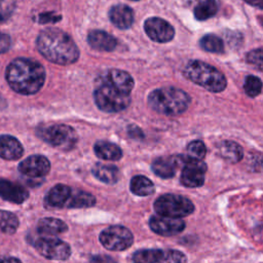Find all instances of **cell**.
I'll return each instance as SVG.
<instances>
[{
  "instance_id": "obj_1",
  "label": "cell",
  "mask_w": 263,
  "mask_h": 263,
  "mask_svg": "<svg viewBox=\"0 0 263 263\" xmlns=\"http://www.w3.org/2000/svg\"><path fill=\"white\" fill-rule=\"evenodd\" d=\"M135 82L125 71L111 69L98 79L93 91L97 107L104 112H119L128 107Z\"/></svg>"
},
{
  "instance_id": "obj_2",
  "label": "cell",
  "mask_w": 263,
  "mask_h": 263,
  "mask_svg": "<svg viewBox=\"0 0 263 263\" xmlns=\"http://www.w3.org/2000/svg\"><path fill=\"white\" fill-rule=\"evenodd\" d=\"M43 66L32 59L17 58L6 67L5 78L9 86L17 93L29 96L38 92L45 81Z\"/></svg>"
},
{
  "instance_id": "obj_3",
  "label": "cell",
  "mask_w": 263,
  "mask_h": 263,
  "mask_svg": "<svg viewBox=\"0 0 263 263\" xmlns=\"http://www.w3.org/2000/svg\"><path fill=\"white\" fill-rule=\"evenodd\" d=\"M36 47L43 58L59 65L73 64L79 58V49L74 40L64 31L54 28L39 33Z\"/></svg>"
},
{
  "instance_id": "obj_4",
  "label": "cell",
  "mask_w": 263,
  "mask_h": 263,
  "mask_svg": "<svg viewBox=\"0 0 263 263\" xmlns=\"http://www.w3.org/2000/svg\"><path fill=\"white\" fill-rule=\"evenodd\" d=\"M147 102L154 111L163 115L175 116L187 110L190 104V97L180 88L166 86L151 91Z\"/></svg>"
},
{
  "instance_id": "obj_5",
  "label": "cell",
  "mask_w": 263,
  "mask_h": 263,
  "mask_svg": "<svg viewBox=\"0 0 263 263\" xmlns=\"http://www.w3.org/2000/svg\"><path fill=\"white\" fill-rule=\"evenodd\" d=\"M184 75L195 84L213 92L225 89L227 81L222 72L201 61H190L184 69Z\"/></svg>"
},
{
  "instance_id": "obj_6",
  "label": "cell",
  "mask_w": 263,
  "mask_h": 263,
  "mask_svg": "<svg viewBox=\"0 0 263 263\" xmlns=\"http://www.w3.org/2000/svg\"><path fill=\"white\" fill-rule=\"evenodd\" d=\"M37 136L47 144L63 150L73 148L77 142L76 132L66 124H50L39 126L36 130Z\"/></svg>"
},
{
  "instance_id": "obj_7",
  "label": "cell",
  "mask_w": 263,
  "mask_h": 263,
  "mask_svg": "<svg viewBox=\"0 0 263 263\" xmlns=\"http://www.w3.org/2000/svg\"><path fill=\"white\" fill-rule=\"evenodd\" d=\"M154 211L163 217L181 218L193 213V202L185 196L178 194H163L154 201Z\"/></svg>"
},
{
  "instance_id": "obj_8",
  "label": "cell",
  "mask_w": 263,
  "mask_h": 263,
  "mask_svg": "<svg viewBox=\"0 0 263 263\" xmlns=\"http://www.w3.org/2000/svg\"><path fill=\"white\" fill-rule=\"evenodd\" d=\"M99 239L107 250L117 252L128 249L134 242V235L126 227L113 225L104 229Z\"/></svg>"
},
{
  "instance_id": "obj_9",
  "label": "cell",
  "mask_w": 263,
  "mask_h": 263,
  "mask_svg": "<svg viewBox=\"0 0 263 263\" xmlns=\"http://www.w3.org/2000/svg\"><path fill=\"white\" fill-rule=\"evenodd\" d=\"M182 173L180 182L183 186L189 188L200 187L204 183L206 164L202 160L192 159L188 156L183 157Z\"/></svg>"
},
{
  "instance_id": "obj_10",
  "label": "cell",
  "mask_w": 263,
  "mask_h": 263,
  "mask_svg": "<svg viewBox=\"0 0 263 263\" xmlns=\"http://www.w3.org/2000/svg\"><path fill=\"white\" fill-rule=\"evenodd\" d=\"M37 252L50 260H66L71 255L70 246L54 237H40L35 241Z\"/></svg>"
},
{
  "instance_id": "obj_11",
  "label": "cell",
  "mask_w": 263,
  "mask_h": 263,
  "mask_svg": "<svg viewBox=\"0 0 263 263\" xmlns=\"http://www.w3.org/2000/svg\"><path fill=\"white\" fill-rule=\"evenodd\" d=\"M144 29L150 39L160 43L168 42L175 36V30L173 26L160 17L147 18L144 24Z\"/></svg>"
},
{
  "instance_id": "obj_12",
  "label": "cell",
  "mask_w": 263,
  "mask_h": 263,
  "mask_svg": "<svg viewBox=\"0 0 263 263\" xmlns=\"http://www.w3.org/2000/svg\"><path fill=\"white\" fill-rule=\"evenodd\" d=\"M149 226L153 232L162 236H172L182 232L185 222L179 218H170L154 215L149 220Z\"/></svg>"
},
{
  "instance_id": "obj_13",
  "label": "cell",
  "mask_w": 263,
  "mask_h": 263,
  "mask_svg": "<svg viewBox=\"0 0 263 263\" xmlns=\"http://www.w3.org/2000/svg\"><path fill=\"white\" fill-rule=\"evenodd\" d=\"M18 171L29 178H42L50 171V162L43 155H31L20 162Z\"/></svg>"
},
{
  "instance_id": "obj_14",
  "label": "cell",
  "mask_w": 263,
  "mask_h": 263,
  "mask_svg": "<svg viewBox=\"0 0 263 263\" xmlns=\"http://www.w3.org/2000/svg\"><path fill=\"white\" fill-rule=\"evenodd\" d=\"M183 157L184 155L157 157L152 162V171L162 179H170L175 176L177 168L182 165Z\"/></svg>"
},
{
  "instance_id": "obj_15",
  "label": "cell",
  "mask_w": 263,
  "mask_h": 263,
  "mask_svg": "<svg viewBox=\"0 0 263 263\" xmlns=\"http://www.w3.org/2000/svg\"><path fill=\"white\" fill-rule=\"evenodd\" d=\"M0 197L13 203H23L28 197V190L18 183L0 179Z\"/></svg>"
},
{
  "instance_id": "obj_16",
  "label": "cell",
  "mask_w": 263,
  "mask_h": 263,
  "mask_svg": "<svg viewBox=\"0 0 263 263\" xmlns=\"http://www.w3.org/2000/svg\"><path fill=\"white\" fill-rule=\"evenodd\" d=\"M24 148L21 142L10 135H0V157L6 160H16L22 157Z\"/></svg>"
},
{
  "instance_id": "obj_17",
  "label": "cell",
  "mask_w": 263,
  "mask_h": 263,
  "mask_svg": "<svg viewBox=\"0 0 263 263\" xmlns=\"http://www.w3.org/2000/svg\"><path fill=\"white\" fill-rule=\"evenodd\" d=\"M87 42L93 49L101 51H112L117 45L116 39L102 30L90 31L87 36Z\"/></svg>"
},
{
  "instance_id": "obj_18",
  "label": "cell",
  "mask_w": 263,
  "mask_h": 263,
  "mask_svg": "<svg viewBox=\"0 0 263 263\" xmlns=\"http://www.w3.org/2000/svg\"><path fill=\"white\" fill-rule=\"evenodd\" d=\"M109 18L117 28L128 29L134 23V11L127 5L118 4L111 7L109 11Z\"/></svg>"
},
{
  "instance_id": "obj_19",
  "label": "cell",
  "mask_w": 263,
  "mask_h": 263,
  "mask_svg": "<svg viewBox=\"0 0 263 263\" xmlns=\"http://www.w3.org/2000/svg\"><path fill=\"white\" fill-rule=\"evenodd\" d=\"M71 188L64 184L53 186L45 195L44 203L48 208H62L67 204L71 195Z\"/></svg>"
},
{
  "instance_id": "obj_20",
  "label": "cell",
  "mask_w": 263,
  "mask_h": 263,
  "mask_svg": "<svg viewBox=\"0 0 263 263\" xmlns=\"http://www.w3.org/2000/svg\"><path fill=\"white\" fill-rule=\"evenodd\" d=\"M218 154L230 163H236L241 160L243 151L240 145L233 141H222L218 145Z\"/></svg>"
},
{
  "instance_id": "obj_21",
  "label": "cell",
  "mask_w": 263,
  "mask_h": 263,
  "mask_svg": "<svg viewBox=\"0 0 263 263\" xmlns=\"http://www.w3.org/2000/svg\"><path fill=\"white\" fill-rule=\"evenodd\" d=\"M93 150L96 155L105 160H119L122 157V151L119 146L108 141H98Z\"/></svg>"
},
{
  "instance_id": "obj_22",
  "label": "cell",
  "mask_w": 263,
  "mask_h": 263,
  "mask_svg": "<svg viewBox=\"0 0 263 263\" xmlns=\"http://www.w3.org/2000/svg\"><path fill=\"white\" fill-rule=\"evenodd\" d=\"M92 175L103 183L115 184L119 180V170L112 164L96 163L92 167Z\"/></svg>"
},
{
  "instance_id": "obj_23",
  "label": "cell",
  "mask_w": 263,
  "mask_h": 263,
  "mask_svg": "<svg viewBox=\"0 0 263 263\" xmlns=\"http://www.w3.org/2000/svg\"><path fill=\"white\" fill-rule=\"evenodd\" d=\"M67 224L57 218H43L37 224V230L44 235H57L67 231Z\"/></svg>"
},
{
  "instance_id": "obj_24",
  "label": "cell",
  "mask_w": 263,
  "mask_h": 263,
  "mask_svg": "<svg viewBox=\"0 0 263 263\" xmlns=\"http://www.w3.org/2000/svg\"><path fill=\"white\" fill-rule=\"evenodd\" d=\"M130 191L139 196H148L154 193V184L144 176H135L129 183Z\"/></svg>"
},
{
  "instance_id": "obj_25",
  "label": "cell",
  "mask_w": 263,
  "mask_h": 263,
  "mask_svg": "<svg viewBox=\"0 0 263 263\" xmlns=\"http://www.w3.org/2000/svg\"><path fill=\"white\" fill-rule=\"evenodd\" d=\"M96 197L85 191L75 190L71 192V195L67 201L68 208H89L95 205Z\"/></svg>"
},
{
  "instance_id": "obj_26",
  "label": "cell",
  "mask_w": 263,
  "mask_h": 263,
  "mask_svg": "<svg viewBox=\"0 0 263 263\" xmlns=\"http://www.w3.org/2000/svg\"><path fill=\"white\" fill-rule=\"evenodd\" d=\"M218 11L216 0H199L194 7V16L198 21H205L214 16Z\"/></svg>"
},
{
  "instance_id": "obj_27",
  "label": "cell",
  "mask_w": 263,
  "mask_h": 263,
  "mask_svg": "<svg viewBox=\"0 0 263 263\" xmlns=\"http://www.w3.org/2000/svg\"><path fill=\"white\" fill-rule=\"evenodd\" d=\"M163 251L159 249H143L133 254L134 263H159Z\"/></svg>"
},
{
  "instance_id": "obj_28",
  "label": "cell",
  "mask_w": 263,
  "mask_h": 263,
  "mask_svg": "<svg viewBox=\"0 0 263 263\" xmlns=\"http://www.w3.org/2000/svg\"><path fill=\"white\" fill-rule=\"evenodd\" d=\"M200 47L210 52L220 53L224 50V44L220 37L214 34H206L199 40Z\"/></svg>"
},
{
  "instance_id": "obj_29",
  "label": "cell",
  "mask_w": 263,
  "mask_h": 263,
  "mask_svg": "<svg viewBox=\"0 0 263 263\" xmlns=\"http://www.w3.org/2000/svg\"><path fill=\"white\" fill-rule=\"evenodd\" d=\"M17 227V217L11 212L0 210V229L7 234H12L16 231Z\"/></svg>"
},
{
  "instance_id": "obj_30",
  "label": "cell",
  "mask_w": 263,
  "mask_h": 263,
  "mask_svg": "<svg viewBox=\"0 0 263 263\" xmlns=\"http://www.w3.org/2000/svg\"><path fill=\"white\" fill-rule=\"evenodd\" d=\"M243 89L249 97H252V98L257 97L261 92V89H262L261 79L256 76H253V75L247 76L245 79Z\"/></svg>"
},
{
  "instance_id": "obj_31",
  "label": "cell",
  "mask_w": 263,
  "mask_h": 263,
  "mask_svg": "<svg viewBox=\"0 0 263 263\" xmlns=\"http://www.w3.org/2000/svg\"><path fill=\"white\" fill-rule=\"evenodd\" d=\"M187 152H188V157H190L192 159L201 160L205 156L206 148L202 141L195 140L188 144Z\"/></svg>"
},
{
  "instance_id": "obj_32",
  "label": "cell",
  "mask_w": 263,
  "mask_h": 263,
  "mask_svg": "<svg viewBox=\"0 0 263 263\" xmlns=\"http://www.w3.org/2000/svg\"><path fill=\"white\" fill-rule=\"evenodd\" d=\"M187 258L184 253L177 250H167L163 252V255L159 263H186Z\"/></svg>"
},
{
  "instance_id": "obj_33",
  "label": "cell",
  "mask_w": 263,
  "mask_h": 263,
  "mask_svg": "<svg viewBox=\"0 0 263 263\" xmlns=\"http://www.w3.org/2000/svg\"><path fill=\"white\" fill-rule=\"evenodd\" d=\"M15 9V0H0V22L8 20Z\"/></svg>"
},
{
  "instance_id": "obj_34",
  "label": "cell",
  "mask_w": 263,
  "mask_h": 263,
  "mask_svg": "<svg viewBox=\"0 0 263 263\" xmlns=\"http://www.w3.org/2000/svg\"><path fill=\"white\" fill-rule=\"evenodd\" d=\"M248 63L252 64L253 66L257 67L258 70H262V49L261 48H257V49H254L252 51H250L247 57H246Z\"/></svg>"
},
{
  "instance_id": "obj_35",
  "label": "cell",
  "mask_w": 263,
  "mask_h": 263,
  "mask_svg": "<svg viewBox=\"0 0 263 263\" xmlns=\"http://www.w3.org/2000/svg\"><path fill=\"white\" fill-rule=\"evenodd\" d=\"M11 46V38L6 33H0V54L9 50Z\"/></svg>"
},
{
  "instance_id": "obj_36",
  "label": "cell",
  "mask_w": 263,
  "mask_h": 263,
  "mask_svg": "<svg viewBox=\"0 0 263 263\" xmlns=\"http://www.w3.org/2000/svg\"><path fill=\"white\" fill-rule=\"evenodd\" d=\"M90 263H116L114 259L106 255H93L89 259Z\"/></svg>"
},
{
  "instance_id": "obj_37",
  "label": "cell",
  "mask_w": 263,
  "mask_h": 263,
  "mask_svg": "<svg viewBox=\"0 0 263 263\" xmlns=\"http://www.w3.org/2000/svg\"><path fill=\"white\" fill-rule=\"evenodd\" d=\"M0 263H22L18 259L13 257H5L0 259Z\"/></svg>"
},
{
  "instance_id": "obj_38",
  "label": "cell",
  "mask_w": 263,
  "mask_h": 263,
  "mask_svg": "<svg viewBox=\"0 0 263 263\" xmlns=\"http://www.w3.org/2000/svg\"><path fill=\"white\" fill-rule=\"evenodd\" d=\"M246 1L247 3L253 5V6H256L258 8H262V3H263V0H243Z\"/></svg>"
}]
</instances>
